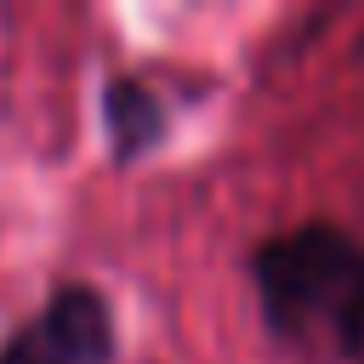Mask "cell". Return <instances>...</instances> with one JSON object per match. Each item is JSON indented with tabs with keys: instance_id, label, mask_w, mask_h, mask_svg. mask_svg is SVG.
Returning a JSON list of instances; mask_svg holds the SVG:
<instances>
[{
	"instance_id": "6da1fadb",
	"label": "cell",
	"mask_w": 364,
	"mask_h": 364,
	"mask_svg": "<svg viewBox=\"0 0 364 364\" xmlns=\"http://www.w3.org/2000/svg\"><path fill=\"white\" fill-rule=\"evenodd\" d=\"M250 284L279 347L313 364L364 353V239L336 222H301L256 245Z\"/></svg>"
},
{
	"instance_id": "7a4b0ae2",
	"label": "cell",
	"mask_w": 364,
	"mask_h": 364,
	"mask_svg": "<svg viewBox=\"0 0 364 364\" xmlns=\"http://www.w3.org/2000/svg\"><path fill=\"white\" fill-rule=\"evenodd\" d=\"M0 364H114V307L97 284H63L0 341Z\"/></svg>"
},
{
	"instance_id": "3957f363",
	"label": "cell",
	"mask_w": 364,
	"mask_h": 364,
	"mask_svg": "<svg viewBox=\"0 0 364 364\" xmlns=\"http://www.w3.org/2000/svg\"><path fill=\"white\" fill-rule=\"evenodd\" d=\"M165 125H171V108L165 97L136 80V74H114L102 85V131L114 142V159H142L165 142Z\"/></svg>"
}]
</instances>
